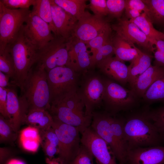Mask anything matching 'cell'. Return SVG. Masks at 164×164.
I'll return each mask as SVG.
<instances>
[{
    "label": "cell",
    "mask_w": 164,
    "mask_h": 164,
    "mask_svg": "<svg viewBox=\"0 0 164 164\" xmlns=\"http://www.w3.org/2000/svg\"><path fill=\"white\" fill-rule=\"evenodd\" d=\"M9 78L8 75L0 71V87L5 88L16 87L9 82Z\"/></svg>",
    "instance_id": "obj_45"
},
{
    "label": "cell",
    "mask_w": 164,
    "mask_h": 164,
    "mask_svg": "<svg viewBox=\"0 0 164 164\" xmlns=\"http://www.w3.org/2000/svg\"><path fill=\"white\" fill-rule=\"evenodd\" d=\"M106 3L108 14L119 19L125 10V0H107Z\"/></svg>",
    "instance_id": "obj_38"
},
{
    "label": "cell",
    "mask_w": 164,
    "mask_h": 164,
    "mask_svg": "<svg viewBox=\"0 0 164 164\" xmlns=\"http://www.w3.org/2000/svg\"><path fill=\"white\" fill-rule=\"evenodd\" d=\"M6 8L11 9L29 8L33 6L35 0H0Z\"/></svg>",
    "instance_id": "obj_40"
},
{
    "label": "cell",
    "mask_w": 164,
    "mask_h": 164,
    "mask_svg": "<svg viewBox=\"0 0 164 164\" xmlns=\"http://www.w3.org/2000/svg\"><path fill=\"white\" fill-rule=\"evenodd\" d=\"M23 25L14 38L7 45L12 55L15 68V78L11 83L19 87L21 92L33 65L37 62L39 51L26 36Z\"/></svg>",
    "instance_id": "obj_1"
},
{
    "label": "cell",
    "mask_w": 164,
    "mask_h": 164,
    "mask_svg": "<svg viewBox=\"0 0 164 164\" xmlns=\"http://www.w3.org/2000/svg\"><path fill=\"white\" fill-rule=\"evenodd\" d=\"M147 5L146 15L153 24H164V0H142Z\"/></svg>",
    "instance_id": "obj_29"
},
{
    "label": "cell",
    "mask_w": 164,
    "mask_h": 164,
    "mask_svg": "<svg viewBox=\"0 0 164 164\" xmlns=\"http://www.w3.org/2000/svg\"><path fill=\"white\" fill-rule=\"evenodd\" d=\"M96 66L100 72L107 78L122 85L128 83V67L123 62L115 57H108L101 61Z\"/></svg>",
    "instance_id": "obj_20"
},
{
    "label": "cell",
    "mask_w": 164,
    "mask_h": 164,
    "mask_svg": "<svg viewBox=\"0 0 164 164\" xmlns=\"http://www.w3.org/2000/svg\"><path fill=\"white\" fill-rule=\"evenodd\" d=\"M124 130L128 151L139 147L161 145L159 135L145 111L133 113L125 119Z\"/></svg>",
    "instance_id": "obj_2"
},
{
    "label": "cell",
    "mask_w": 164,
    "mask_h": 164,
    "mask_svg": "<svg viewBox=\"0 0 164 164\" xmlns=\"http://www.w3.org/2000/svg\"><path fill=\"white\" fill-rule=\"evenodd\" d=\"M25 23L23 25L25 33L39 50L54 38L49 25L31 12Z\"/></svg>",
    "instance_id": "obj_13"
},
{
    "label": "cell",
    "mask_w": 164,
    "mask_h": 164,
    "mask_svg": "<svg viewBox=\"0 0 164 164\" xmlns=\"http://www.w3.org/2000/svg\"><path fill=\"white\" fill-rule=\"evenodd\" d=\"M142 98L146 102L164 103V76L155 82L147 89Z\"/></svg>",
    "instance_id": "obj_30"
},
{
    "label": "cell",
    "mask_w": 164,
    "mask_h": 164,
    "mask_svg": "<svg viewBox=\"0 0 164 164\" xmlns=\"http://www.w3.org/2000/svg\"><path fill=\"white\" fill-rule=\"evenodd\" d=\"M125 8H131L136 9L141 13L147 14L148 9L146 5L142 0H125Z\"/></svg>",
    "instance_id": "obj_44"
},
{
    "label": "cell",
    "mask_w": 164,
    "mask_h": 164,
    "mask_svg": "<svg viewBox=\"0 0 164 164\" xmlns=\"http://www.w3.org/2000/svg\"><path fill=\"white\" fill-rule=\"evenodd\" d=\"M111 27L103 17L86 11L77 22L73 37L86 42Z\"/></svg>",
    "instance_id": "obj_12"
},
{
    "label": "cell",
    "mask_w": 164,
    "mask_h": 164,
    "mask_svg": "<svg viewBox=\"0 0 164 164\" xmlns=\"http://www.w3.org/2000/svg\"><path fill=\"white\" fill-rule=\"evenodd\" d=\"M11 152L9 149L5 147L0 148V163L5 164L9 159V158L11 155Z\"/></svg>",
    "instance_id": "obj_46"
},
{
    "label": "cell",
    "mask_w": 164,
    "mask_h": 164,
    "mask_svg": "<svg viewBox=\"0 0 164 164\" xmlns=\"http://www.w3.org/2000/svg\"><path fill=\"white\" fill-rule=\"evenodd\" d=\"M7 91L6 88L0 87V113L6 119L10 118L7 110Z\"/></svg>",
    "instance_id": "obj_42"
},
{
    "label": "cell",
    "mask_w": 164,
    "mask_h": 164,
    "mask_svg": "<svg viewBox=\"0 0 164 164\" xmlns=\"http://www.w3.org/2000/svg\"><path fill=\"white\" fill-rule=\"evenodd\" d=\"M14 87L6 88L7 110L12 126L14 130L18 133L21 126L24 124L29 108L24 97L21 95L19 96Z\"/></svg>",
    "instance_id": "obj_15"
},
{
    "label": "cell",
    "mask_w": 164,
    "mask_h": 164,
    "mask_svg": "<svg viewBox=\"0 0 164 164\" xmlns=\"http://www.w3.org/2000/svg\"><path fill=\"white\" fill-rule=\"evenodd\" d=\"M129 20L137 26L153 45L158 40H164V33L155 29L145 13H142L137 18Z\"/></svg>",
    "instance_id": "obj_25"
},
{
    "label": "cell",
    "mask_w": 164,
    "mask_h": 164,
    "mask_svg": "<svg viewBox=\"0 0 164 164\" xmlns=\"http://www.w3.org/2000/svg\"><path fill=\"white\" fill-rule=\"evenodd\" d=\"M81 74L68 66L56 67L47 72L50 103L77 90Z\"/></svg>",
    "instance_id": "obj_9"
},
{
    "label": "cell",
    "mask_w": 164,
    "mask_h": 164,
    "mask_svg": "<svg viewBox=\"0 0 164 164\" xmlns=\"http://www.w3.org/2000/svg\"><path fill=\"white\" fill-rule=\"evenodd\" d=\"M56 5L78 20L84 14L87 7L86 0H53Z\"/></svg>",
    "instance_id": "obj_27"
},
{
    "label": "cell",
    "mask_w": 164,
    "mask_h": 164,
    "mask_svg": "<svg viewBox=\"0 0 164 164\" xmlns=\"http://www.w3.org/2000/svg\"><path fill=\"white\" fill-rule=\"evenodd\" d=\"M69 40L56 36L38 51L37 64L47 72L58 67L68 66Z\"/></svg>",
    "instance_id": "obj_8"
},
{
    "label": "cell",
    "mask_w": 164,
    "mask_h": 164,
    "mask_svg": "<svg viewBox=\"0 0 164 164\" xmlns=\"http://www.w3.org/2000/svg\"><path fill=\"white\" fill-rule=\"evenodd\" d=\"M94 158L89 150L81 143L78 153L68 164H94Z\"/></svg>",
    "instance_id": "obj_37"
},
{
    "label": "cell",
    "mask_w": 164,
    "mask_h": 164,
    "mask_svg": "<svg viewBox=\"0 0 164 164\" xmlns=\"http://www.w3.org/2000/svg\"><path fill=\"white\" fill-rule=\"evenodd\" d=\"M92 69L81 74L77 93L85 106V113L92 117L94 110L102 103L104 91V77Z\"/></svg>",
    "instance_id": "obj_4"
},
{
    "label": "cell",
    "mask_w": 164,
    "mask_h": 164,
    "mask_svg": "<svg viewBox=\"0 0 164 164\" xmlns=\"http://www.w3.org/2000/svg\"><path fill=\"white\" fill-rule=\"evenodd\" d=\"M26 100L29 109L39 108L49 111L50 106V93L47 72L37 64L32 69L21 92Z\"/></svg>",
    "instance_id": "obj_3"
},
{
    "label": "cell",
    "mask_w": 164,
    "mask_h": 164,
    "mask_svg": "<svg viewBox=\"0 0 164 164\" xmlns=\"http://www.w3.org/2000/svg\"><path fill=\"white\" fill-rule=\"evenodd\" d=\"M112 38L103 46L91 55V69H93L97 65L103 60L114 54Z\"/></svg>",
    "instance_id": "obj_35"
},
{
    "label": "cell",
    "mask_w": 164,
    "mask_h": 164,
    "mask_svg": "<svg viewBox=\"0 0 164 164\" xmlns=\"http://www.w3.org/2000/svg\"><path fill=\"white\" fill-rule=\"evenodd\" d=\"M164 76V67L151 65L140 75L132 86L131 89L138 98H142L149 88Z\"/></svg>",
    "instance_id": "obj_21"
},
{
    "label": "cell",
    "mask_w": 164,
    "mask_h": 164,
    "mask_svg": "<svg viewBox=\"0 0 164 164\" xmlns=\"http://www.w3.org/2000/svg\"><path fill=\"white\" fill-rule=\"evenodd\" d=\"M46 162L47 164H63L58 157L54 158L51 159L46 158Z\"/></svg>",
    "instance_id": "obj_49"
},
{
    "label": "cell",
    "mask_w": 164,
    "mask_h": 164,
    "mask_svg": "<svg viewBox=\"0 0 164 164\" xmlns=\"http://www.w3.org/2000/svg\"><path fill=\"white\" fill-rule=\"evenodd\" d=\"M138 55L128 67L129 75L128 83L130 86L133 85L138 77L151 65L153 56L147 52H143L138 49Z\"/></svg>",
    "instance_id": "obj_24"
},
{
    "label": "cell",
    "mask_w": 164,
    "mask_h": 164,
    "mask_svg": "<svg viewBox=\"0 0 164 164\" xmlns=\"http://www.w3.org/2000/svg\"><path fill=\"white\" fill-rule=\"evenodd\" d=\"M89 7L94 15L103 17L108 14L106 0H90Z\"/></svg>",
    "instance_id": "obj_39"
},
{
    "label": "cell",
    "mask_w": 164,
    "mask_h": 164,
    "mask_svg": "<svg viewBox=\"0 0 164 164\" xmlns=\"http://www.w3.org/2000/svg\"><path fill=\"white\" fill-rule=\"evenodd\" d=\"M53 22L56 36L69 40L73 37L74 31L78 21L70 14L50 0Z\"/></svg>",
    "instance_id": "obj_19"
},
{
    "label": "cell",
    "mask_w": 164,
    "mask_h": 164,
    "mask_svg": "<svg viewBox=\"0 0 164 164\" xmlns=\"http://www.w3.org/2000/svg\"><path fill=\"white\" fill-rule=\"evenodd\" d=\"M18 133L16 132L9 120L0 114V143H13L18 137Z\"/></svg>",
    "instance_id": "obj_33"
},
{
    "label": "cell",
    "mask_w": 164,
    "mask_h": 164,
    "mask_svg": "<svg viewBox=\"0 0 164 164\" xmlns=\"http://www.w3.org/2000/svg\"><path fill=\"white\" fill-rule=\"evenodd\" d=\"M126 164H164V146L139 147L128 151Z\"/></svg>",
    "instance_id": "obj_18"
},
{
    "label": "cell",
    "mask_w": 164,
    "mask_h": 164,
    "mask_svg": "<svg viewBox=\"0 0 164 164\" xmlns=\"http://www.w3.org/2000/svg\"><path fill=\"white\" fill-rule=\"evenodd\" d=\"M31 12L29 8L9 9L0 2V51L14 38Z\"/></svg>",
    "instance_id": "obj_7"
},
{
    "label": "cell",
    "mask_w": 164,
    "mask_h": 164,
    "mask_svg": "<svg viewBox=\"0 0 164 164\" xmlns=\"http://www.w3.org/2000/svg\"><path fill=\"white\" fill-rule=\"evenodd\" d=\"M31 12L46 22L55 36L56 32L52 18L50 0H35Z\"/></svg>",
    "instance_id": "obj_26"
},
{
    "label": "cell",
    "mask_w": 164,
    "mask_h": 164,
    "mask_svg": "<svg viewBox=\"0 0 164 164\" xmlns=\"http://www.w3.org/2000/svg\"><path fill=\"white\" fill-rule=\"evenodd\" d=\"M96 162H97L96 164H100L97 161H96Z\"/></svg>",
    "instance_id": "obj_50"
},
{
    "label": "cell",
    "mask_w": 164,
    "mask_h": 164,
    "mask_svg": "<svg viewBox=\"0 0 164 164\" xmlns=\"http://www.w3.org/2000/svg\"><path fill=\"white\" fill-rule=\"evenodd\" d=\"M111 27L116 35L131 43L141 46L149 53H153L155 50V48L145 34L128 18L118 19V22Z\"/></svg>",
    "instance_id": "obj_14"
},
{
    "label": "cell",
    "mask_w": 164,
    "mask_h": 164,
    "mask_svg": "<svg viewBox=\"0 0 164 164\" xmlns=\"http://www.w3.org/2000/svg\"><path fill=\"white\" fill-rule=\"evenodd\" d=\"M125 14L128 19L130 20L135 19L140 16L142 13L139 11L132 9H125Z\"/></svg>",
    "instance_id": "obj_47"
},
{
    "label": "cell",
    "mask_w": 164,
    "mask_h": 164,
    "mask_svg": "<svg viewBox=\"0 0 164 164\" xmlns=\"http://www.w3.org/2000/svg\"><path fill=\"white\" fill-rule=\"evenodd\" d=\"M85 42L75 37L69 40V66L81 73L90 69L91 55Z\"/></svg>",
    "instance_id": "obj_16"
},
{
    "label": "cell",
    "mask_w": 164,
    "mask_h": 164,
    "mask_svg": "<svg viewBox=\"0 0 164 164\" xmlns=\"http://www.w3.org/2000/svg\"><path fill=\"white\" fill-rule=\"evenodd\" d=\"M81 134V143L89 150L100 164H118L109 145L91 126Z\"/></svg>",
    "instance_id": "obj_11"
},
{
    "label": "cell",
    "mask_w": 164,
    "mask_h": 164,
    "mask_svg": "<svg viewBox=\"0 0 164 164\" xmlns=\"http://www.w3.org/2000/svg\"><path fill=\"white\" fill-rule=\"evenodd\" d=\"M5 164H26V163L22 160L13 158L9 159Z\"/></svg>",
    "instance_id": "obj_48"
},
{
    "label": "cell",
    "mask_w": 164,
    "mask_h": 164,
    "mask_svg": "<svg viewBox=\"0 0 164 164\" xmlns=\"http://www.w3.org/2000/svg\"><path fill=\"white\" fill-rule=\"evenodd\" d=\"M156 46L154 51L153 66L164 67V40H159L154 44Z\"/></svg>",
    "instance_id": "obj_41"
},
{
    "label": "cell",
    "mask_w": 164,
    "mask_h": 164,
    "mask_svg": "<svg viewBox=\"0 0 164 164\" xmlns=\"http://www.w3.org/2000/svg\"><path fill=\"white\" fill-rule=\"evenodd\" d=\"M115 57L124 62L133 61L138 56V49L134 44L129 43L116 35L112 38Z\"/></svg>",
    "instance_id": "obj_23"
},
{
    "label": "cell",
    "mask_w": 164,
    "mask_h": 164,
    "mask_svg": "<svg viewBox=\"0 0 164 164\" xmlns=\"http://www.w3.org/2000/svg\"><path fill=\"white\" fill-rule=\"evenodd\" d=\"M104 83L102 103L107 112L114 115L120 111L132 109L138 104L139 98L132 90L107 78H104Z\"/></svg>",
    "instance_id": "obj_5"
},
{
    "label": "cell",
    "mask_w": 164,
    "mask_h": 164,
    "mask_svg": "<svg viewBox=\"0 0 164 164\" xmlns=\"http://www.w3.org/2000/svg\"><path fill=\"white\" fill-rule=\"evenodd\" d=\"M51 103L62 104L80 114L85 115L84 111L85 106L78 94L77 89L65 94Z\"/></svg>",
    "instance_id": "obj_28"
},
{
    "label": "cell",
    "mask_w": 164,
    "mask_h": 164,
    "mask_svg": "<svg viewBox=\"0 0 164 164\" xmlns=\"http://www.w3.org/2000/svg\"><path fill=\"white\" fill-rule=\"evenodd\" d=\"M111 116L106 111H94L91 126L109 145L119 164H126L127 154L121 148L114 134L111 124Z\"/></svg>",
    "instance_id": "obj_10"
},
{
    "label": "cell",
    "mask_w": 164,
    "mask_h": 164,
    "mask_svg": "<svg viewBox=\"0 0 164 164\" xmlns=\"http://www.w3.org/2000/svg\"><path fill=\"white\" fill-rule=\"evenodd\" d=\"M146 114L154 125L162 143H164V106L145 110Z\"/></svg>",
    "instance_id": "obj_34"
},
{
    "label": "cell",
    "mask_w": 164,
    "mask_h": 164,
    "mask_svg": "<svg viewBox=\"0 0 164 164\" xmlns=\"http://www.w3.org/2000/svg\"><path fill=\"white\" fill-rule=\"evenodd\" d=\"M125 119L111 115L110 122L112 130L118 144L126 153L128 148L124 130Z\"/></svg>",
    "instance_id": "obj_31"
},
{
    "label": "cell",
    "mask_w": 164,
    "mask_h": 164,
    "mask_svg": "<svg viewBox=\"0 0 164 164\" xmlns=\"http://www.w3.org/2000/svg\"><path fill=\"white\" fill-rule=\"evenodd\" d=\"M48 111L53 118L78 128L80 133L91 125L92 117L80 114L62 104L51 103Z\"/></svg>",
    "instance_id": "obj_17"
},
{
    "label": "cell",
    "mask_w": 164,
    "mask_h": 164,
    "mask_svg": "<svg viewBox=\"0 0 164 164\" xmlns=\"http://www.w3.org/2000/svg\"><path fill=\"white\" fill-rule=\"evenodd\" d=\"M22 147L25 150L31 152H35L38 150L41 141L33 139H19Z\"/></svg>",
    "instance_id": "obj_43"
},
{
    "label": "cell",
    "mask_w": 164,
    "mask_h": 164,
    "mask_svg": "<svg viewBox=\"0 0 164 164\" xmlns=\"http://www.w3.org/2000/svg\"><path fill=\"white\" fill-rule=\"evenodd\" d=\"M53 119L52 128L59 142L58 158L63 164H68L79 151L81 145L80 130L77 127Z\"/></svg>",
    "instance_id": "obj_6"
},
{
    "label": "cell",
    "mask_w": 164,
    "mask_h": 164,
    "mask_svg": "<svg viewBox=\"0 0 164 164\" xmlns=\"http://www.w3.org/2000/svg\"><path fill=\"white\" fill-rule=\"evenodd\" d=\"M111 27L103 32L91 40L85 42L90 49L92 55L104 45L111 38Z\"/></svg>",
    "instance_id": "obj_36"
},
{
    "label": "cell",
    "mask_w": 164,
    "mask_h": 164,
    "mask_svg": "<svg viewBox=\"0 0 164 164\" xmlns=\"http://www.w3.org/2000/svg\"><path fill=\"white\" fill-rule=\"evenodd\" d=\"M53 118L48 110L39 108L29 109L24 124L37 128L40 131L51 128Z\"/></svg>",
    "instance_id": "obj_22"
},
{
    "label": "cell",
    "mask_w": 164,
    "mask_h": 164,
    "mask_svg": "<svg viewBox=\"0 0 164 164\" xmlns=\"http://www.w3.org/2000/svg\"><path fill=\"white\" fill-rule=\"evenodd\" d=\"M0 71L8 75L12 79H15V71L12 55L7 45L5 49L0 51Z\"/></svg>",
    "instance_id": "obj_32"
}]
</instances>
